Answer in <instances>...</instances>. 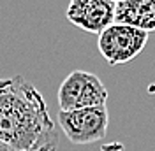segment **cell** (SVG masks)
I'll return each mask as SVG.
<instances>
[{"label": "cell", "mask_w": 155, "mask_h": 151, "mask_svg": "<svg viewBox=\"0 0 155 151\" xmlns=\"http://www.w3.org/2000/svg\"><path fill=\"white\" fill-rule=\"evenodd\" d=\"M115 23L155 32V0H124L115 7Z\"/></svg>", "instance_id": "obj_6"}, {"label": "cell", "mask_w": 155, "mask_h": 151, "mask_svg": "<svg viewBox=\"0 0 155 151\" xmlns=\"http://www.w3.org/2000/svg\"><path fill=\"white\" fill-rule=\"evenodd\" d=\"M115 7L111 0H71L65 16L79 30L101 34L115 23Z\"/></svg>", "instance_id": "obj_5"}, {"label": "cell", "mask_w": 155, "mask_h": 151, "mask_svg": "<svg viewBox=\"0 0 155 151\" xmlns=\"http://www.w3.org/2000/svg\"><path fill=\"white\" fill-rule=\"evenodd\" d=\"M0 141L16 151L58 148V133L44 97L21 76L0 77Z\"/></svg>", "instance_id": "obj_1"}, {"label": "cell", "mask_w": 155, "mask_h": 151, "mask_svg": "<svg viewBox=\"0 0 155 151\" xmlns=\"http://www.w3.org/2000/svg\"><path fill=\"white\" fill-rule=\"evenodd\" d=\"M58 123L71 142L92 144L106 137L109 113L106 105L88 107L79 111H60Z\"/></svg>", "instance_id": "obj_4"}, {"label": "cell", "mask_w": 155, "mask_h": 151, "mask_svg": "<svg viewBox=\"0 0 155 151\" xmlns=\"http://www.w3.org/2000/svg\"><path fill=\"white\" fill-rule=\"evenodd\" d=\"M111 2H113V4H118V2H124V0H111Z\"/></svg>", "instance_id": "obj_8"}, {"label": "cell", "mask_w": 155, "mask_h": 151, "mask_svg": "<svg viewBox=\"0 0 155 151\" xmlns=\"http://www.w3.org/2000/svg\"><path fill=\"white\" fill-rule=\"evenodd\" d=\"M60 111H79L106 105L107 90L101 77L87 70H72L58 88Z\"/></svg>", "instance_id": "obj_2"}, {"label": "cell", "mask_w": 155, "mask_h": 151, "mask_svg": "<svg viewBox=\"0 0 155 151\" xmlns=\"http://www.w3.org/2000/svg\"><path fill=\"white\" fill-rule=\"evenodd\" d=\"M148 42V34L127 25L113 23L99 34L97 46L102 58L109 65H120L132 62Z\"/></svg>", "instance_id": "obj_3"}, {"label": "cell", "mask_w": 155, "mask_h": 151, "mask_svg": "<svg viewBox=\"0 0 155 151\" xmlns=\"http://www.w3.org/2000/svg\"><path fill=\"white\" fill-rule=\"evenodd\" d=\"M0 151H16L12 146H9V144H5V142L0 141Z\"/></svg>", "instance_id": "obj_7"}]
</instances>
